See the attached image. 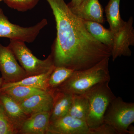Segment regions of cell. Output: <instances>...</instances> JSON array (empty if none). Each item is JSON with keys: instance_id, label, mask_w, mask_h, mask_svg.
<instances>
[{"instance_id": "9c48e42d", "label": "cell", "mask_w": 134, "mask_h": 134, "mask_svg": "<svg viewBox=\"0 0 134 134\" xmlns=\"http://www.w3.org/2000/svg\"><path fill=\"white\" fill-rule=\"evenodd\" d=\"M47 134H93L86 121L67 115L50 122Z\"/></svg>"}, {"instance_id": "3957f363", "label": "cell", "mask_w": 134, "mask_h": 134, "mask_svg": "<svg viewBox=\"0 0 134 134\" xmlns=\"http://www.w3.org/2000/svg\"><path fill=\"white\" fill-rule=\"evenodd\" d=\"M109 81L99 83L83 93L88 99V113L86 122L93 134L104 124L106 111L115 96L109 86Z\"/></svg>"}, {"instance_id": "d6986e66", "label": "cell", "mask_w": 134, "mask_h": 134, "mask_svg": "<svg viewBox=\"0 0 134 134\" xmlns=\"http://www.w3.org/2000/svg\"><path fill=\"white\" fill-rule=\"evenodd\" d=\"M46 91H47L33 87L18 85L2 89L1 92L7 94L19 103L33 95Z\"/></svg>"}, {"instance_id": "ffe728a7", "label": "cell", "mask_w": 134, "mask_h": 134, "mask_svg": "<svg viewBox=\"0 0 134 134\" xmlns=\"http://www.w3.org/2000/svg\"><path fill=\"white\" fill-rule=\"evenodd\" d=\"M75 70L63 66H55L48 81V91L53 95L60 85L71 76Z\"/></svg>"}, {"instance_id": "277c9868", "label": "cell", "mask_w": 134, "mask_h": 134, "mask_svg": "<svg viewBox=\"0 0 134 134\" xmlns=\"http://www.w3.org/2000/svg\"><path fill=\"white\" fill-rule=\"evenodd\" d=\"M8 46L27 77L46 73L55 67L52 53L46 59L41 60L34 55L23 41L10 40Z\"/></svg>"}, {"instance_id": "5b68a950", "label": "cell", "mask_w": 134, "mask_h": 134, "mask_svg": "<svg viewBox=\"0 0 134 134\" xmlns=\"http://www.w3.org/2000/svg\"><path fill=\"white\" fill-rule=\"evenodd\" d=\"M134 122V103H127L120 97H115L106 111L104 124L111 127L116 134H130L129 129Z\"/></svg>"}, {"instance_id": "5bb4252c", "label": "cell", "mask_w": 134, "mask_h": 134, "mask_svg": "<svg viewBox=\"0 0 134 134\" xmlns=\"http://www.w3.org/2000/svg\"><path fill=\"white\" fill-rule=\"evenodd\" d=\"M82 20L85 28L91 36L99 42L108 47L111 51L114 38L113 33L111 31L110 29H105L101 24L97 22Z\"/></svg>"}, {"instance_id": "7402d4cb", "label": "cell", "mask_w": 134, "mask_h": 134, "mask_svg": "<svg viewBox=\"0 0 134 134\" xmlns=\"http://www.w3.org/2000/svg\"><path fill=\"white\" fill-rule=\"evenodd\" d=\"M0 134H15L0 102Z\"/></svg>"}, {"instance_id": "52a82bcc", "label": "cell", "mask_w": 134, "mask_h": 134, "mask_svg": "<svg viewBox=\"0 0 134 134\" xmlns=\"http://www.w3.org/2000/svg\"><path fill=\"white\" fill-rule=\"evenodd\" d=\"M0 71L3 83H12L27 77L24 70L17 61L8 46L0 44Z\"/></svg>"}, {"instance_id": "603a6c76", "label": "cell", "mask_w": 134, "mask_h": 134, "mask_svg": "<svg viewBox=\"0 0 134 134\" xmlns=\"http://www.w3.org/2000/svg\"><path fill=\"white\" fill-rule=\"evenodd\" d=\"M83 0H71V1L67 4L69 9L78 6Z\"/></svg>"}, {"instance_id": "ac0fdd59", "label": "cell", "mask_w": 134, "mask_h": 134, "mask_svg": "<svg viewBox=\"0 0 134 134\" xmlns=\"http://www.w3.org/2000/svg\"><path fill=\"white\" fill-rule=\"evenodd\" d=\"M89 110L88 101L83 94L72 95V103L68 115L86 122Z\"/></svg>"}, {"instance_id": "e0dca14e", "label": "cell", "mask_w": 134, "mask_h": 134, "mask_svg": "<svg viewBox=\"0 0 134 134\" xmlns=\"http://www.w3.org/2000/svg\"><path fill=\"white\" fill-rule=\"evenodd\" d=\"M120 0H109L105 9L110 29L113 34L119 31L125 23L120 14Z\"/></svg>"}, {"instance_id": "44dd1931", "label": "cell", "mask_w": 134, "mask_h": 134, "mask_svg": "<svg viewBox=\"0 0 134 134\" xmlns=\"http://www.w3.org/2000/svg\"><path fill=\"white\" fill-rule=\"evenodd\" d=\"M9 7L18 11H25L31 9L38 2L39 0H3Z\"/></svg>"}, {"instance_id": "9a60e30c", "label": "cell", "mask_w": 134, "mask_h": 134, "mask_svg": "<svg viewBox=\"0 0 134 134\" xmlns=\"http://www.w3.org/2000/svg\"><path fill=\"white\" fill-rule=\"evenodd\" d=\"M54 100L51 112L50 122L68 114L72 103V95L55 91L53 94Z\"/></svg>"}, {"instance_id": "8fae6325", "label": "cell", "mask_w": 134, "mask_h": 134, "mask_svg": "<svg viewBox=\"0 0 134 134\" xmlns=\"http://www.w3.org/2000/svg\"><path fill=\"white\" fill-rule=\"evenodd\" d=\"M53 95L49 91L36 94L18 103L29 116L43 112H51L53 104Z\"/></svg>"}, {"instance_id": "2e32d148", "label": "cell", "mask_w": 134, "mask_h": 134, "mask_svg": "<svg viewBox=\"0 0 134 134\" xmlns=\"http://www.w3.org/2000/svg\"><path fill=\"white\" fill-rule=\"evenodd\" d=\"M54 68L44 74L27 77L16 82L3 83L1 89L11 86L21 85L37 88L48 91V79Z\"/></svg>"}, {"instance_id": "ba28073f", "label": "cell", "mask_w": 134, "mask_h": 134, "mask_svg": "<svg viewBox=\"0 0 134 134\" xmlns=\"http://www.w3.org/2000/svg\"><path fill=\"white\" fill-rule=\"evenodd\" d=\"M133 19L130 17L123 26L114 34L113 42L111 49V56L113 61L121 56H130L132 51L130 46L134 45Z\"/></svg>"}, {"instance_id": "8992f818", "label": "cell", "mask_w": 134, "mask_h": 134, "mask_svg": "<svg viewBox=\"0 0 134 134\" xmlns=\"http://www.w3.org/2000/svg\"><path fill=\"white\" fill-rule=\"evenodd\" d=\"M48 24L43 19L34 26L24 27L12 24L0 8V37L7 38L10 40H18L28 43L35 41L40 32Z\"/></svg>"}, {"instance_id": "4fadbf2b", "label": "cell", "mask_w": 134, "mask_h": 134, "mask_svg": "<svg viewBox=\"0 0 134 134\" xmlns=\"http://www.w3.org/2000/svg\"><path fill=\"white\" fill-rule=\"evenodd\" d=\"M51 112L37 113L30 116L22 125L18 134H47Z\"/></svg>"}, {"instance_id": "cb8c5ba5", "label": "cell", "mask_w": 134, "mask_h": 134, "mask_svg": "<svg viewBox=\"0 0 134 134\" xmlns=\"http://www.w3.org/2000/svg\"><path fill=\"white\" fill-rule=\"evenodd\" d=\"M3 83H4V82H3V80L2 77H0V92H1V90L2 87Z\"/></svg>"}, {"instance_id": "7a4b0ae2", "label": "cell", "mask_w": 134, "mask_h": 134, "mask_svg": "<svg viewBox=\"0 0 134 134\" xmlns=\"http://www.w3.org/2000/svg\"><path fill=\"white\" fill-rule=\"evenodd\" d=\"M109 59L110 58H105L87 69L74 71L55 91L72 95L82 94L98 84L110 82Z\"/></svg>"}, {"instance_id": "7c38bea8", "label": "cell", "mask_w": 134, "mask_h": 134, "mask_svg": "<svg viewBox=\"0 0 134 134\" xmlns=\"http://www.w3.org/2000/svg\"><path fill=\"white\" fill-rule=\"evenodd\" d=\"M80 19L104 24V9L99 0H83L78 6L70 9Z\"/></svg>"}, {"instance_id": "6da1fadb", "label": "cell", "mask_w": 134, "mask_h": 134, "mask_svg": "<svg viewBox=\"0 0 134 134\" xmlns=\"http://www.w3.org/2000/svg\"><path fill=\"white\" fill-rule=\"evenodd\" d=\"M46 1L56 23L57 36L52 48L55 66L83 70L111 57L110 48L91 36L64 0Z\"/></svg>"}, {"instance_id": "30bf717a", "label": "cell", "mask_w": 134, "mask_h": 134, "mask_svg": "<svg viewBox=\"0 0 134 134\" xmlns=\"http://www.w3.org/2000/svg\"><path fill=\"white\" fill-rule=\"evenodd\" d=\"M0 102L15 133L18 134L22 125L30 116L24 111L18 103L2 92H0Z\"/></svg>"}, {"instance_id": "d4e9b609", "label": "cell", "mask_w": 134, "mask_h": 134, "mask_svg": "<svg viewBox=\"0 0 134 134\" xmlns=\"http://www.w3.org/2000/svg\"><path fill=\"white\" fill-rule=\"evenodd\" d=\"M3 0H0V2L2 1H3Z\"/></svg>"}]
</instances>
